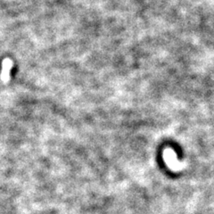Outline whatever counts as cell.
Instances as JSON below:
<instances>
[{"label": "cell", "mask_w": 214, "mask_h": 214, "mask_svg": "<svg viewBox=\"0 0 214 214\" xmlns=\"http://www.w3.org/2000/svg\"><path fill=\"white\" fill-rule=\"evenodd\" d=\"M13 66V62L10 59H4L3 61L2 72H1V79L4 82H7L10 78V71Z\"/></svg>", "instance_id": "6da1fadb"}]
</instances>
